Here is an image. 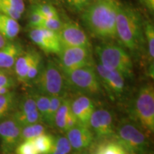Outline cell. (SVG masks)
I'll return each mask as SVG.
<instances>
[{
    "label": "cell",
    "instance_id": "cell-1",
    "mask_svg": "<svg viewBox=\"0 0 154 154\" xmlns=\"http://www.w3.org/2000/svg\"><path fill=\"white\" fill-rule=\"evenodd\" d=\"M120 5L118 0H98L82 11V22L92 36L103 42L116 39V21Z\"/></svg>",
    "mask_w": 154,
    "mask_h": 154
},
{
    "label": "cell",
    "instance_id": "cell-2",
    "mask_svg": "<svg viewBox=\"0 0 154 154\" xmlns=\"http://www.w3.org/2000/svg\"><path fill=\"white\" fill-rule=\"evenodd\" d=\"M117 38L131 52H138L143 47L145 37L143 21L137 9L121 4L116 21Z\"/></svg>",
    "mask_w": 154,
    "mask_h": 154
},
{
    "label": "cell",
    "instance_id": "cell-3",
    "mask_svg": "<svg viewBox=\"0 0 154 154\" xmlns=\"http://www.w3.org/2000/svg\"><path fill=\"white\" fill-rule=\"evenodd\" d=\"M95 52L103 66L117 71L125 79L134 76L131 58L121 46L111 41L103 42L96 46Z\"/></svg>",
    "mask_w": 154,
    "mask_h": 154
},
{
    "label": "cell",
    "instance_id": "cell-4",
    "mask_svg": "<svg viewBox=\"0 0 154 154\" xmlns=\"http://www.w3.org/2000/svg\"><path fill=\"white\" fill-rule=\"evenodd\" d=\"M67 87L88 96L99 95L101 85L94 65L63 72Z\"/></svg>",
    "mask_w": 154,
    "mask_h": 154
},
{
    "label": "cell",
    "instance_id": "cell-5",
    "mask_svg": "<svg viewBox=\"0 0 154 154\" xmlns=\"http://www.w3.org/2000/svg\"><path fill=\"white\" fill-rule=\"evenodd\" d=\"M38 93L49 96H64L67 88L62 71L54 61H48L34 81Z\"/></svg>",
    "mask_w": 154,
    "mask_h": 154
},
{
    "label": "cell",
    "instance_id": "cell-6",
    "mask_svg": "<svg viewBox=\"0 0 154 154\" xmlns=\"http://www.w3.org/2000/svg\"><path fill=\"white\" fill-rule=\"evenodd\" d=\"M134 114L142 130L153 134L154 131V88L145 84L138 91L134 101Z\"/></svg>",
    "mask_w": 154,
    "mask_h": 154
},
{
    "label": "cell",
    "instance_id": "cell-7",
    "mask_svg": "<svg viewBox=\"0 0 154 154\" xmlns=\"http://www.w3.org/2000/svg\"><path fill=\"white\" fill-rule=\"evenodd\" d=\"M114 137L128 154H147L149 143L146 134L132 123L121 122Z\"/></svg>",
    "mask_w": 154,
    "mask_h": 154
},
{
    "label": "cell",
    "instance_id": "cell-8",
    "mask_svg": "<svg viewBox=\"0 0 154 154\" xmlns=\"http://www.w3.org/2000/svg\"><path fill=\"white\" fill-rule=\"evenodd\" d=\"M59 66L62 72L93 65L91 48L62 47L58 54Z\"/></svg>",
    "mask_w": 154,
    "mask_h": 154
},
{
    "label": "cell",
    "instance_id": "cell-9",
    "mask_svg": "<svg viewBox=\"0 0 154 154\" xmlns=\"http://www.w3.org/2000/svg\"><path fill=\"white\" fill-rule=\"evenodd\" d=\"M58 36L62 47H91L87 34L79 25L74 22H63Z\"/></svg>",
    "mask_w": 154,
    "mask_h": 154
},
{
    "label": "cell",
    "instance_id": "cell-10",
    "mask_svg": "<svg viewBox=\"0 0 154 154\" xmlns=\"http://www.w3.org/2000/svg\"><path fill=\"white\" fill-rule=\"evenodd\" d=\"M96 71L99 76L101 85L106 88L111 98L121 96L125 89V78L114 69L106 68L98 63Z\"/></svg>",
    "mask_w": 154,
    "mask_h": 154
},
{
    "label": "cell",
    "instance_id": "cell-11",
    "mask_svg": "<svg viewBox=\"0 0 154 154\" xmlns=\"http://www.w3.org/2000/svg\"><path fill=\"white\" fill-rule=\"evenodd\" d=\"M88 127L99 139H104L115 136L113 115L107 109L94 110L90 118Z\"/></svg>",
    "mask_w": 154,
    "mask_h": 154
},
{
    "label": "cell",
    "instance_id": "cell-12",
    "mask_svg": "<svg viewBox=\"0 0 154 154\" xmlns=\"http://www.w3.org/2000/svg\"><path fill=\"white\" fill-rule=\"evenodd\" d=\"M29 36L38 47L47 54L58 55L62 49L57 32L44 28L31 29Z\"/></svg>",
    "mask_w": 154,
    "mask_h": 154
},
{
    "label": "cell",
    "instance_id": "cell-13",
    "mask_svg": "<svg viewBox=\"0 0 154 154\" xmlns=\"http://www.w3.org/2000/svg\"><path fill=\"white\" fill-rule=\"evenodd\" d=\"M22 128L13 118L0 123V140L4 153H11L20 143Z\"/></svg>",
    "mask_w": 154,
    "mask_h": 154
},
{
    "label": "cell",
    "instance_id": "cell-14",
    "mask_svg": "<svg viewBox=\"0 0 154 154\" xmlns=\"http://www.w3.org/2000/svg\"><path fill=\"white\" fill-rule=\"evenodd\" d=\"M66 133L72 149L77 151L87 149L94 142V134L89 127L77 124Z\"/></svg>",
    "mask_w": 154,
    "mask_h": 154
},
{
    "label": "cell",
    "instance_id": "cell-15",
    "mask_svg": "<svg viewBox=\"0 0 154 154\" xmlns=\"http://www.w3.org/2000/svg\"><path fill=\"white\" fill-rule=\"evenodd\" d=\"M71 109L79 124L88 127L91 116L94 111L92 100L86 95L78 96L72 101Z\"/></svg>",
    "mask_w": 154,
    "mask_h": 154
},
{
    "label": "cell",
    "instance_id": "cell-16",
    "mask_svg": "<svg viewBox=\"0 0 154 154\" xmlns=\"http://www.w3.org/2000/svg\"><path fill=\"white\" fill-rule=\"evenodd\" d=\"M24 50L18 42L9 41L0 49V69L7 70L14 67L17 59L24 53Z\"/></svg>",
    "mask_w": 154,
    "mask_h": 154
},
{
    "label": "cell",
    "instance_id": "cell-17",
    "mask_svg": "<svg viewBox=\"0 0 154 154\" xmlns=\"http://www.w3.org/2000/svg\"><path fill=\"white\" fill-rule=\"evenodd\" d=\"M37 51L34 49H29L24 51L19 57L14 64V72L19 82L26 84V76L30 64L33 61Z\"/></svg>",
    "mask_w": 154,
    "mask_h": 154
},
{
    "label": "cell",
    "instance_id": "cell-18",
    "mask_svg": "<svg viewBox=\"0 0 154 154\" xmlns=\"http://www.w3.org/2000/svg\"><path fill=\"white\" fill-rule=\"evenodd\" d=\"M20 32V25L17 20L0 13V34L7 41L14 39Z\"/></svg>",
    "mask_w": 154,
    "mask_h": 154
},
{
    "label": "cell",
    "instance_id": "cell-19",
    "mask_svg": "<svg viewBox=\"0 0 154 154\" xmlns=\"http://www.w3.org/2000/svg\"><path fill=\"white\" fill-rule=\"evenodd\" d=\"M71 112V99L64 96L58 109L54 119V126L58 129L66 131V124L68 116Z\"/></svg>",
    "mask_w": 154,
    "mask_h": 154
},
{
    "label": "cell",
    "instance_id": "cell-20",
    "mask_svg": "<svg viewBox=\"0 0 154 154\" xmlns=\"http://www.w3.org/2000/svg\"><path fill=\"white\" fill-rule=\"evenodd\" d=\"M31 140L33 142L38 154H46L52 148L54 136L44 133Z\"/></svg>",
    "mask_w": 154,
    "mask_h": 154
},
{
    "label": "cell",
    "instance_id": "cell-21",
    "mask_svg": "<svg viewBox=\"0 0 154 154\" xmlns=\"http://www.w3.org/2000/svg\"><path fill=\"white\" fill-rule=\"evenodd\" d=\"M64 96H50V103L48 109L47 113L44 118L43 122L48 126L53 128L54 126V119L56 113L57 112L59 106L61 105V101Z\"/></svg>",
    "mask_w": 154,
    "mask_h": 154
},
{
    "label": "cell",
    "instance_id": "cell-22",
    "mask_svg": "<svg viewBox=\"0 0 154 154\" xmlns=\"http://www.w3.org/2000/svg\"><path fill=\"white\" fill-rule=\"evenodd\" d=\"M143 33L145 41L147 43L148 54L151 63H153L154 59V26L150 21L143 22Z\"/></svg>",
    "mask_w": 154,
    "mask_h": 154
},
{
    "label": "cell",
    "instance_id": "cell-23",
    "mask_svg": "<svg viewBox=\"0 0 154 154\" xmlns=\"http://www.w3.org/2000/svg\"><path fill=\"white\" fill-rule=\"evenodd\" d=\"M11 118L14 119L22 127L42 122L41 116L38 110L34 111V112L26 113V114H23V113H18L16 111L13 114V116Z\"/></svg>",
    "mask_w": 154,
    "mask_h": 154
},
{
    "label": "cell",
    "instance_id": "cell-24",
    "mask_svg": "<svg viewBox=\"0 0 154 154\" xmlns=\"http://www.w3.org/2000/svg\"><path fill=\"white\" fill-rule=\"evenodd\" d=\"M16 95L14 91L0 95V120L11 111L15 104Z\"/></svg>",
    "mask_w": 154,
    "mask_h": 154
},
{
    "label": "cell",
    "instance_id": "cell-25",
    "mask_svg": "<svg viewBox=\"0 0 154 154\" xmlns=\"http://www.w3.org/2000/svg\"><path fill=\"white\" fill-rule=\"evenodd\" d=\"M44 133H46V128L39 123L24 126L21 131V141L33 139Z\"/></svg>",
    "mask_w": 154,
    "mask_h": 154
},
{
    "label": "cell",
    "instance_id": "cell-26",
    "mask_svg": "<svg viewBox=\"0 0 154 154\" xmlns=\"http://www.w3.org/2000/svg\"><path fill=\"white\" fill-rule=\"evenodd\" d=\"M43 66V59H42V55L37 52L29 68L27 76H26V83L34 82L38 74L41 72Z\"/></svg>",
    "mask_w": 154,
    "mask_h": 154
},
{
    "label": "cell",
    "instance_id": "cell-27",
    "mask_svg": "<svg viewBox=\"0 0 154 154\" xmlns=\"http://www.w3.org/2000/svg\"><path fill=\"white\" fill-rule=\"evenodd\" d=\"M32 95L33 96L34 99L35 100L36 108L41 116L42 122H43L49 107L50 96L42 94L38 92H33Z\"/></svg>",
    "mask_w": 154,
    "mask_h": 154
},
{
    "label": "cell",
    "instance_id": "cell-28",
    "mask_svg": "<svg viewBox=\"0 0 154 154\" xmlns=\"http://www.w3.org/2000/svg\"><path fill=\"white\" fill-rule=\"evenodd\" d=\"M97 150H99L102 154H128L117 140L100 144Z\"/></svg>",
    "mask_w": 154,
    "mask_h": 154
},
{
    "label": "cell",
    "instance_id": "cell-29",
    "mask_svg": "<svg viewBox=\"0 0 154 154\" xmlns=\"http://www.w3.org/2000/svg\"><path fill=\"white\" fill-rule=\"evenodd\" d=\"M34 7L45 19L60 17L57 9L51 4L47 2H40L34 5Z\"/></svg>",
    "mask_w": 154,
    "mask_h": 154
},
{
    "label": "cell",
    "instance_id": "cell-30",
    "mask_svg": "<svg viewBox=\"0 0 154 154\" xmlns=\"http://www.w3.org/2000/svg\"><path fill=\"white\" fill-rule=\"evenodd\" d=\"M45 18L33 5L30 9L29 15V26L31 29L43 28Z\"/></svg>",
    "mask_w": 154,
    "mask_h": 154
},
{
    "label": "cell",
    "instance_id": "cell-31",
    "mask_svg": "<svg viewBox=\"0 0 154 154\" xmlns=\"http://www.w3.org/2000/svg\"><path fill=\"white\" fill-rule=\"evenodd\" d=\"M36 110H37V108H36L35 100H34L33 96L30 94V95L25 96L22 99L17 112L26 114V113L34 112Z\"/></svg>",
    "mask_w": 154,
    "mask_h": 154
},
{
    "label": "cell",
    "instance_id": "cell-32",
    "mask_svg": "<svg viewBox=\"0 0 154 154\" xmlns=\"http://www.w3.org/2000/svg\"><path fill=\"white\" fill-rule=\"evenodd\" d=\"M52 148L65 154H69L73 149L68 138L61 136H57L54 137Z\"/></svg>",
    "mask_w": 154,
    "mask_h": 154
},
{
    "label": "cell",
    "instance_id": "cell-33",
    "mask_svg": "<svg viewBox=\"0 0 154 154\" xmlns=\"http://www.w3.org/2000/svg\"><path fill=\"white\" fill-rule=\"evenodd\" d=\"M16 154H38L32 140H23L15 149Z\"/></svg>",
    "mask_w": 154,
    "mask_h": 154
},
{
    "label": "cell",
    "instance_id": "cell-34",
    "mask_svg": "<svg viewBox=\"0 0 154 154\" xmlns=\"http://www.w3.org/2000/svg\"><path fill=\"white\" fill-rule=\"evenodd\" d=\"M63 24V22L61 21L60 17L51 19H45L43 26L44 29L53 31L55 32H59Z\"/></svg>",
    "mask_w": 154,
    "mask_h": 154
},
{
    "label": "cell",
    "instance_id": "cell-35",
    "mask_svg": "<svg viewBox=\"0 0 154 154\" xmlns=\"http://www.w3.org/2000/svg\"><path fill=\"white\" fill-rule=\"evenodd\" d=\"M70 8L76 12H82L91 3L90 0H66Z\"/></svg>",
    "mask_w": 154,
    "mask_h": 154
},
{
    "label": "cell",
    "instance_id": "cell-36",
    "mask_svg": "<svg viewBox=\"0 0 154 154\" xmlns=\"http://www.w3.org/2000/svg\"><path fill=\"white\" fill-rule=\"evenodd\" d=\"M0 13L17 21L19 19H21L22 15L15 10L14 9H13L12 7H9V6L5 5V4L1 2H0Z\"/></svg>",
    "mask_w": 154,
    "mask_h": 154
},
{
    "label": "cell",
    "instance_id": "cell-37",
    "mask_svg": "<svg viewBox=\"0 0 154 154\" xmlns=\"http://www.w3.org/2000/svg\"><path fill=\"white\" fill-rule=\"evenodd\" d=\"M0 2L12 7L21 14L24 12L25 5L23 0H0Z\"/></svg>",
    "mask_w": 154,
    "mask_h": 154
},
{
    "label": "cell",
    "instance_id": "cell-38",
    "mask_svg": "<svg viewBox=\"0 0 154 154\" xmlns=\"http://www.w3.org/2000/svg\"><path fill=\"white\" fill-rule=\"evenodd\" d=\"M7 85L15 86V82L13 77L4 70L0 73V88Z\"/></svg>",
    "mask_w": 154,
    "mask_h": 154
},
{
    "label": "cell",
    "instance_id": "cell-39",
    "mask_svg": "<svg viewBox=\"0 0 154 154\" xmlns=\"http://www.w3.org/2000/svg\"><path fill=\"white\" fill-rule=\"evenodd\" d=\"M143 4L145 7L149 9V11L153 14L154 11V0H143Z\"/></svg>",
    "mask_w": 154,
    "mask_h": 154
},
{
    "label": "cell",
    "instance_id": "cell-40",
    "mask_svg": "<svg viewBox=\"0 0 154 154\" xmlns=\"http://www.w3.org/2000/svg\"><path fill=\"white\" fill-rule=\"evenodd\" d=\"M7 42L8 41L6 39L5 37H4V36L2 35L1 34H0V49H1V48H2L4 46L7 44Z\"/></svg>",
    "mask_w": 154,
    "mask_h": 154
},
{
    "label": "cell",
    "instance_id": "cell-41",
    "mask_svg": "<svg viewBox=\"0 0 154 154\" xmlns=\"http://www.w3.org/2000/svg\"><path fill=\"white\" fill-rule=\"evenodd\" d=\"M46 154H65V153H62V152L57 151V150L53 149V148H51V149L50 150V151Z\"/></svg>",
    "mask_w": 154,
    "mask_h": 154
},
{
    "label": "cell",
    "instance_id": "cell-42",
    "mask_svg": "<svg viewBox=\"0 0 154 154\" xmlns=\"http://www.w3.org/2000/svg\"><path fill=\"white\" fill-rule=\"evenodd\" d=\"M37 1H39L40 2H47V3H49V2H56V1H58V0H37Z\"/></svg>",
    "mask_w": 154,
    "mask_h": 154
},
{
    "label": "cell",
    "instance_id": "cell-43",
    "mask_svg": "<svg viewBox=\"0 0 154 154\" xmlns=\"http://www.w3.org/2000/svg\"><path fill=\"white\" fill-rule=\"evenodd\" d=\"M73 154H88V153H84V152H82V151H78V152H76V153H74Z\"/></svg>",
    "mask_w": 154,
    "mask_h": 154
},
{
    "label": "cell",
    "instance_id": "cell-44",
    "mask_svg": "<svg viewBox=\"0 0 154 154\" xmlns=\"http://www.w3.org/2000/svg\"><path fill=\"white\" fill-rule=\"evenodd\" d=\"M2 71H4L3 69H0V73H1L2 72Z\"/></svg>",
    "mask_w": 154,
    "mask_h": 154
}]
</instances>
